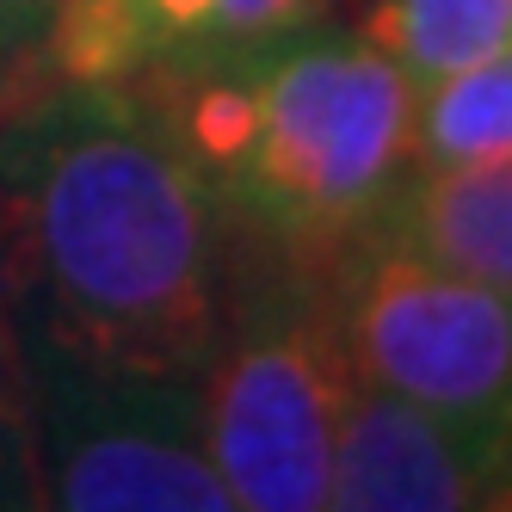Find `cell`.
Returning a JSON list of instances; mask_svg holds the SVG:
<instances>
[{"label":"cell","instance_id":"cell-1","mask_svg":"<svg viewBox=\"0 0 512 512\" xmlns=\"http://www.w3.org/2000/svg\"><path fill=\"white\" fill-rule=\"evenodd\" d=\"M0 278L25 352L198 383L241 260L216 179L118 87H44L0 112Z\"/></svg>","mask_w":512,"mask_h":512},{"label":"cell","instance_id":"cell-2","mask_svg":"<svg viewBox=\"0 0 512 512\" xmlns=\"http://www.w3.org/2000/svg\"><path fill=\"white\" fill-rule=\"evenodd\" d=\"M420 81L364 38L303 44L260 75H204L173 99L167 130L297 247H346L414 167Z\"/></svg>","mask_w":512,"mask_h":512},{"label":"cell","instance_id":"cell-3","mask_svg":"<svg viewBox=\"0 0 512 512\" xmlns=\"http://www.w3.org/2000/svg\"><path fill=\"white\" fill-rule=\"evenodd\" d=\"M352 358L334 290L284 284L235 315L192 383L210 463L241 512H321L334 475V438L352 395Z\"/></svg>","mask_w":512,"mask_h":512},{"label":"cell","instance_id":"cell-4","mask_svg":"<svg viewBox=\"0 0 512 512\" xmlns=\"http://www.w3.org/2000/svg\"><path fill=\"white\" fill-rule=\"evenodd\" d=\"M352 377L445 420L482 457L512 420V297L426 253L377 241L334 290Z\"/></svg>","mask_w":512,"mask_h":512},{"label":"cell","instance_id":"cell-5","mask_svg":"<svg viewBox=\"0 0 512 512\" xmlns=\"http://www.w3.org/2000/svg\"><path fill=\"white\" fill-rule=\"evenodd\" d=\"M31 358V457L50 512H241L210 463L192 383Z\"/></svg>","mask_w":512,"mask_h":512},{"label":"cell","instance_id":"cell-6","mask_svg":"<svg viewBox=\"0 0 512 512\" xmlns=\"http://www.w3.org/2000/svg\"><path fill=\"white\" fill-rule=\"evenodd\" d=\"M475 463L445 420L352 383L321 512H475Z\"/></svg>","mask_w":512,"mask_h":512},{"label":"cell","instance_id":"cell-7","mask_svg":"<svg viewBox=\"0 0 512 512\" xmlns=\"http://www.w3.org/2000/svg\"><path fill=\"white\" fill-rule=\"evenodd\" d=\"M383 235L457 266L512 297V155L482 167H438L389 198Z\"/></svg>","mask_w":512,"mask_h":512},{"label":"cell","instance_id":"cell-8","mask_svg":"<svg viewBox=\"0 0 512 512\" xmlns=\"http://www.w3.org/2000/svg\"><path fill=\"white\" fill-rule=\"evenodd\" d=\"M358 38L426 87L512 44V0H371Z\"/></svg>","mask_w":512,"mask_h":512},{"label":"cell","instance_id":"cell-9","mask_svg":"<svg viewBox=\"0 0 512 512\" xmlns=\"http://www.w3.org/2000/svg\"><path fill=\"white\" fill-rule=\"evenodd\" d=\"M512 155V44L420 87L414 167H482Z\"/></svg>","mask_w":512,"mask_h":512},{"label":"cell","instance_id":"cell-10","mask_svg":"<svg viewBox=\"0 0 512 512\" xmlns=\"http://www.w3.org/2000/svg\"><path fill=\"white\" fill-rule=\"evenodd\" d=\"M155 50H260L327 13V0H136Z\"/></svg>","mask_w":512,"mask_h":512},{"label":"cell","instance_id":"cell-11","mask_svg":"<svg viewBox=\"0 0 512 512\" xmlns=\"http://www.w3.org/2000/svg\"><path fill=\"white\" fill-rule=\"evenodd\" d=\"M44 19L19 13L13 0H0V112H13L19 99L44 93Z\"/></svg>","mask_w":512,"mask_h":512},{"label":"cell","instance_id":"cell-12","mask_svg":"<svg viewBox=\"0 0 512 512\" xmlns=\"http://www.w3.org/2000/svg\"><path fill=\"white\" fill-rule=\"evenodd\" d=\"M31 432V358H25V334L0 278V451H13Z\"/></svg>","mask_w":512,"mask_h":512},{"label":"cell","instance_id":"cell-13","mask_svg":"<svg viewBox=\"0 0 512 512\" xmlns=\"http://www.w3.org/2000/svg\"><path fill=\"white\" fill-rule=\"evenodd\" d=\"M0 512H50L44 482H38V457H31V432L13 451H0Z\"/></svg>","mask_w":512,"mask_h":512},{"label":"cell","instance_id":"cell-14","mask_svg":"<svg viewBox=\"0 0 512 512\" xmlns=\"http://www.w3.org/2000/svg\"><path fill=\"white\" fill-rule=\"evenodd\" d=\"M475 512H512V420L475 463Z\"/></svg>","mask_w":512,"mask_h":512},{"label":"cell","instance_id":"cell-15","mask_svg":"<svg viewBox=\"0 0 512 512\" xmlns=\"http://www.w3.org/2000/svg\"><path fill=\"white\" fill-rule=\"evenodd\" d=\"M13 7H19V13H31V19H44V7H50V0H13Z\"/></svg>","mask_w":512,"mask_h":512}]
</instances>
